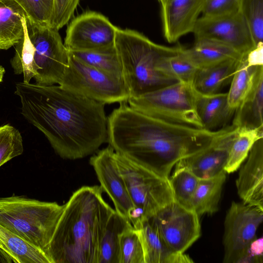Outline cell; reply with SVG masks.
I'll return each mask as SVG.
<instances>
[{"label": "cell", "mask_w": 263, "mask_h": 263, "mask_svg": "<svg viewBox=\"0 0 263 263\" xmlns=\"http://www.w3.org/2000/svg\"><path fill=\"white\" fill-rule=\"evenodd\" d=\"M15 94L22 115L45 136L61 158H85L107 142L105 104L55 84L18 82Z\"/></svg>", "instance_id": "1"}, {"label": "cell", "mask_w": 263, "mask_h": 263, "mask_svg": "<svg viewBox=\"0 0 263 263\" xmlns=\"http://www.w3.org/2000/svg\"><path fill=\"white\" fill-rule=\"evenodd\" d=\"M221 129L173 122L122 103L107 117V142L117 153L168 179L179 160L207 146Z\"/></svg>", "instance_id": "2"}, {"label": "cell", "mask_w": 263, "mask_h": 263, "mask_svg": "<svg viewBox=\"0 0 263 263\" xmlns=\"http://www.w3.org/2000/svg\"><path fill=\"white\" fill-rule=\"evenodd\" d=\"M101 186H83L64 204L46 253L51 263H98L101 240L114 210Z\"/></svg>", "instance_id": "3"}, {"label": "cell", "mask_w": 263, "mask_h": 263, "mask_svg": "<svg viewBox=\"0 0 263 263\" xmlns=\"http://www.w3.org/2000/svg\"><path fill=\"white\" fill-rule=\"evenodd\" d=\"M115 46L130 98L177 82L157 71L156 65L161 57L178 53L183 48L181 46L159 45L135 30L119 28L116 31Z\"/></svg>", "instance_id": "4"}, {"label": "cell", "mask_w": 263, "mask_h": 263, "mask_svg": "<svg viewBox=\"0 0 263 263\" xmlns=\"http://www.w3.org/2000/svg\"><path fill=\"white\" fill-rule=\"evenodd\" d=\"M64 206L22 196L0 197V224L46 253Z\"/></svg>", "instance_id": "5"}, {"label": "cell", "mask_w": 263, "mask_h": 263, "mask_svg": "<svg viewBox=\"0 0 263 263\" xmlns=\"http://www.w3.org/2000/svg\"><path fill=\"white\" fill-rule=\"evenodd\" d=\"M115 157L134 205L130 218L133 226L143 219L151 217L174 201L168 179L132 162L116 152Z\"/></svg>", "instance_id": "6"}, {"label": "cell", "mask_w": 263, "mask_h": 263, "mask_svg": "<svg viewBox=\"0 0 263 263\" xmlns=\"http://www.w3.org/2000/svg\"><path fill=\"white\" fill-rule=\"evenodd\" d=\"M196 90L192 84L177 82L127 103L141 112L173 122L202 128L195 106Z\"/></svg>", "instance_id": "7"}, {"label": "cell", "mask_w": 263, "mask_h": 263, "mask_svg": "<svg viewBox=\"0 0 263 263\" xmlns=\"http://www.w3.org/2000/svg\"><path fill=\"white\" fill-rule=\"evenodd\" d=\"M59 85L105 105L127 103L130 98L123 78L88 65L70 52L68 65Z\"/></svg>", "instance_id": "8"}, {"label": "cell", "mask_w": 263, "mask_h": 263, "mask_svg": "<svg viewBox=\"0 0 263 263\" xmlns=\"http://www.w3.org/2000/svg\"><path fill=\"white\" fill-rule=\"evenodd\" d=\"M26 22L28 35L34 48V60L37 71L34 78L35 83L59 85L68 64L69 51L58 29L48 24Z\"/></svg>", "instance_id": "9"}, {"label": "cell", "mask_w": 263, "mask_h": 263, "mask_svg": "<svg viewBox=\"0 0 263 263\" xmlns=\"http://www.w3.org/2000/svg\"><path fill=\"white\" fill-rule=\"evenodd\" d=\"M263 220V209L232 202L224 222L223 262L239 263Z\"/></svg>", "instance_id": "10"}, {"label": "cell", "mask_w": 263, "mask_h": 263, "mask_svg": "<svg viewBox=\"0 0 263 263\" xmlns=\"http://www.w3.org/2000/svg\"><path fill=\"white\" fill-rule=\"evenodd\" d=\"M148 219L165 243L176 253H184L200 236L199 216L175 201Z\"/></svg>", "instance_id": "11"}, {"label": "cell", "mask_w": 263, "mask_h": 263, "mask_svg": "<svg viewBox=\"0 0 263 263\" xmlns=\"http://www.w3.org/2000/svg\"><path fill=\"white\" fill-rule=\"evenodd\" d=\"M117 27L104 15L91 11L69 24L64 45L69 51L95 50L115 46Z\"/></svg>", "instance_id": "12"}, {"label": "cell", "mask_w": 263, "mask_h": 263, "mask_svg": "<svg viewBox=\"0 0 263 263\" xmlns=\"http://www.w3.org/2000/svg\"><path fill=\"white\" fill-rule=\"evenodd\" d=\"M193 33L195 40H216L231 46L242 55H247L256 47L247 24L239 12L219 16H201Z\"/></svg>", "instance_id": "13"}, {"label": "cell", "mask_w": 263, "mask_h": 263, "mask_svg": "<svg viewBox=\"0 0 263 263\" xmlns=\"http://www.w3.org/2000/svg\"><path fill=\"white\" fill-rule=\"evenodd\" d=\"M239 130L233 124L221 129L205 147L179 160L175 167H185L199 179L215 176L224 171L232 144Z\"/></svg>", "instance_id": "14"}, {"label": "cell", "mask_w": 263, "mask_h": 263, "mask_svg": "<svg viewBox=\"0 0 263 263\" xmlns=\"http://www.w3.org/2000/svg\"><path fill=\"white\" fill-rule=\"evenodd\" d=\"M103 191L114 203L115 211L130 221L134 205L119 170L115 152L108 145L98 151L89 160Z\"/></svg>", "instance_id": "15"}, {"label": "cell", "mask_w": 263, "mask_h": 263, "mask_svg": "<svg viewBox=\"0 0 263 263\" xmlns=\"http://www.w3.org/2000/svg\"><path fill=\"white\" fill-rule=\"evenodd\" d=\"M205 0H165L161 6L164 36L170 43L193 33Z\"/></svg>", "instance_id": "16"}, {"label": "cell", "mask_w": 263, "mask_h": 263, "mask_svg": "<svg viewBox=\"0 0 263 263\" xmlns=\"http://www.w3.org/2000/svg\"><path fill=\"white\" fill-rule=\"evenodd\" d=\"M242 202L263 209V137L255 142L236 180Z\"/></svg>", "instance_id": "17"}, {"label": "cell", "mask_w": 263, "mask_h": 263, "mask_svg": "<svg viewBox=\"0 0 263 263\" xmlns=\"http://www.w3.org/2000/svg\"><path fill=\"white\" fill-rule=\"evenodd\" d=\"M140 236L144 263H190L192 259L184 253L172 251L163 240L148 218L139 221L134 227Z\"/></svg>", "instance_id": "18"}, {"label": "cell", "mask_w": 263, "mask_h": 263, "mask_svg": "<svg viewBox=\"0 0 263 263\" xmlns=\"http://www.w3.org/2000/svg\"><path fill=\"white\" fill-rule=\"evenodd\" d=\"M195 106L202 128L208 130L226 126L235 113L229 106L227 92L202 94L196 90Z\"/></svg>", "instance_id": "19"}, {"label": "cell", "mask_w": 263, "mask_h": 263, "mask_svg": "<svg viewBox=\"0 0 263 263\" xmlns=\"http://www.w3.org/2000/svg\"><path fill=\"white\" fill-rule=\"evenodd\" d=\"M263 65L259 66L251 88L234 113L232 124L239 128H263Z\"/></svg>", "instance_id": "20"}, {"label": "cell", "mask_w": 263, "mask_h": 263, "mask_svg": "<svg viewBox=\"0 0 263 263\" xmlns=\"http://www.w3.org/2000/svg\"><path fill=\"white\" fill-rule=\"evenodd\" d=\"M182 52L197 69L228 59H240L246 55L224 43L208 39L195 40L192 47L183 48Z\"/></svg>", "instance_id": "21"}, {"label": "cell", "mask_w": 263, "mask_h": 263, "mask_svg": "<svg viewBox=\"0 0 263 263\" xmlns=\"http://www.w3.org/2000/svg\"><path fill=\"white\" fill-rule=\"evenodd\" d=\"M241 59H228L197 69L192 83L195 89L202 94L219 92L230 83Z\"/></svg>", "instance_id": "22"}, {"label": "cell", "mask_w": 263, "mask_h": 263, "mask_svg": "<svg viewBox=\"0 0 263 263\" xmlns=\"http://www.w3.org/2000/svg\"><path fill=\"white\" fill-rule=\"evenodd\" d=\"M22 8L13 0H0V49L7 50L23 38Z\"/></svg>", "instance_id": "23"}, {"label": "cell", "mask_w": 263, "mask_h": 263, "mask_svg": "<svg viewBox=\"0 0 263 263\" xmlns=\"http://www.w3.org/2000/svg\"><path fill=\"white\" fill-rule=\"evenodd\" d=\"M0 245L15 263H51L45 252L1 224Z\"/></svg>", "instance_id": "24"}, {"label": "cell", "mask_w": 263, "mask_h": 263, "mask_svg": "<svg viewBox=\"0 0 263 263\" xmlns=\"http://www.w3.org/2000/svg\"><path fill=\"white\" fill-rule=\"evenodd\" d=\"M226 174L223 171L213 177L199 179L192 202V210L199 216L218 211Z\"/></svg>", "instance_id": "25"}, {"label": "cell", "mask_w": 263, "mask_h": 263, "mask_svg": "<svg viewBox=\"0 0 263 263\" xmlns=\"http://www.w3.org/2000/svg\"><path fill=\"white\" fill-rule=\"evenodd\" d=\"M132 225L127 218L115 210L108 219L101 240L98 263H119V235Z\"/></svg>", "instance_id": "26"}, {"label": "cell", "mask_w": 263, "mask_h": 263, "mask_svg": "<svg viewBox=\"0 0 263 263\" xmlns=\"http://www.w3.org/2000/svg\"><path fill=\"white\" fill-rule=\"evenodd\" d=\"M69 52L78 60L88 65L123 78L121 62L115 46L95 50Z\"/></svg>", "instance_id": "27"}, {"label": "cell", "mask_w": 263, "mask_h": 263, "mask_svg": "<svg viewBox=\"0 0 263 263\" xmlns=\"http://www.w3.org/2000/svg\"><path fill=\"white\" fill-rule=\"evenodd\" d=\"M262 137L263 128H239L231 146L224 171L231 173L239 168L255 142Z\"/></svg>", "instance_id": "28"}, {"label": "cell", "mask_w": 263, "mask_h": 263, "mask_svg": "<svg viewBox=\"0 0 263 263\" xmlns=\"http://www.w3.org/2000/svg\"><path fill=\"white\" fill-rule=\"evenodd\" d=\"M247 55L239 61L227 92L229 106L234 111L240 105L251 88L259 66H249L246 60Z\"/></svg>", "instance_id": "29"}, {"label": "cell", "mask_w": 263, "mask_h": 263, "mask_svg": "<svg viewBox=\"0 0 263 263\" xmlns=\"http://www.w3.org/2000/svg\"><path fill=\"white\" fill-rule=\"evenodd\" d=\"M183 49L178 53L161 57L156 69L164 76L177 82L192 84L197 68L184 55Z\"/></svg>", "instance_id": "30"}, {"label": "cell", "mask_w": 263, "mask_h": 263, "mask_svg": "<svg viewBox=\"0 0 263 263\" xmlns=\"http://www.w3.org/2000/svg\"><path fill=\"white\" fill-rule=\"evenodd\" d=\"M24 35L20 42L16 44L14 57L10 64L16 74H23V82L30 83V80L37 75L34 60V48L29 38L26 16L23 20Z\"/></svg>", "instance_id": "31"}, {"label": "cell", "mask_w": 263, "mask_h": 263, "mask_svg": "<svg viewBox=\"0 0 263 263\" xmlns=\"http://www.w3.org/2000/svg\"><path fill=\"white\" fill-rule=\"evenodd\" d=\"M168 180L174 201L192 210V200L199 179L185 167H175Z\"/></svg>", "instance_id": "32"}, {"label": "cell", "mask_w": 263, "mask_h": 263, "mask_svg": "<svg viewBox=\"0 0 263 263\" xmlns=\"http://www.w3.org/2000/svg\"><path fill=\"white\" fill-rule=\"evenodd\" d=\"M119 263H144V252L137 230L132 225L119 235Z\"/></svg>", "instance_id": "33"}, {"label": "cell", "mask_w": 263, "mask_h": 263, "mask_svg": "<svg viewBox=\"0 0 263 263\" xmlns=\"http://www.w3.org/2000/svg\"><path fill=\"white\" fill-rule=\"evenodd\" d=\"M239 12L247 24L255 46L263 44V0H241Z\"/></svg>", "instance_id": "34"}, {"label": "cell", "mask_w": 263, "mask_h": 263, "mask_svg": "<svg viewBox=\"0 0 263 263\" xmlns=\"http://www.w3.org/2000/svg\"><path fill=\"white\" fill-rule=\"evenodd\" d=\"M23 139L19 130L10 124L0 126V167L22 154Z\"/></svg>", "instance_id": "35"}, {"label": "cell", "mask_w": 263, "mask_h": 263, "mask_svg": "<svg viewBox=\"0 0 263 263\" xmlns=\"http://www.w3.org/2000/svg\"><path fill=\"white\" fill-rule=\"evenodd\" d=\"M24 11L27 22L49 25L51 12L44 0H13Z\"/></svg>", "instance_id": "36"}, {"label": "cell", "mask_w": 263, "mask_h": 263, "mask_svg": "<svg viewBox=\"0 0 263 263\" xmlns=\"http://www.w3.org/2000/svg\"><path fill=\"white\" fill-rule=\"evenodd\" d=\"M80 0H53L49 25L59 30L73 16Z\"/></svg>", "instance_id": "37"}, {"label": "cell", "mask_w": 263, "mask_h": 263, "mask_svg": "<svg viewBox=\"0 0 263 263\" xmlns=\"http://www.w3.org/2000/svg\"><path fill=\"white\" fill-rule=\"evenodd\" d=\"M241 0H205L201 17L227 15L239 12Z\"/></svg>", "instance_id": "38"}, {"label": "cell", "mask_w": 263, "mask_h": 263, "mask_svg": "<svg viewBox=\"0 0 263 263\" xmlns=\"http://www.w3.org/2000/svg\"><path fill=\"white\" fill-rule=\"evenodd\" d=\"M263 238L257 237L252 241L246 253L239 263H262L263 262Z\"/></svg>", "instance_id": "39"}, {"label": "cell", "mask_w": 263, "mask_h": 263, "mask_svg": "<svg viewBox=\"0 0 263 263\" xmlns=\"http://www.w3.org/2000/svg\"><path fill=\"white\" fill-rule=\"evenodd\" d=\"M263 44L256 46L247 55L246 60L249 66L263 65Z\"/></svg>", "instance_id": "40"}, {"label": "cell", "mask_w": 263, "mask_h": 263, "mask_svg": "<svg viewBox=\"0 0 263 263\" xmlns=\"http://www.w3.org/2000/svg\"><path fill=\"white\" fill-rule=\"evenodd\" d=\"M0 262H14L12 258L4 251L0 248Z\"/></svg>", "instance_id": "41"}, {"label": "cell", "mask_w": 263, "mask_h": 263, "mask_svg": "<svg viewBox=\"0 0 263 263\" xmlns=\"http://www.w3.org/2000/svg\"><path fill=\"white\" fill-rule=\"evenodd\" d=\"M46 6L48 8V9L51 12H51L53 7V0H44Z\"/></svg>", "instance_id": "42"}, {"label": "cell", "mask_w": 263, "mask_h": 263, "mask_svg": "<svg viewBox=\"0 0 263 263\" xmlns=\"http://www.w3.org/2000/svg\"><path fill=\"white\" fill-rule=\"evenodd\" d=\"M5 73V68L0 64V83L3 81Z\"/></svg>", "instance_id": "43"}, {"label": "cell", "mask_w": 263, "mask_h": 263, "mask_svg": "<svg viewBox=\"0 0 263 263\" xmlns=\"http://www.w3.org/2000/svg\"><path fill=\"white\" fill-rule=\"evenodd\" d=\"M160 4L161 5L165 0H158Z\"/></svg>", "instance_id": "44"}, {"label": "cell", "mask_w": 263, "mask_h": 263, "mask_svg": "<svg viewBox=\"0 0 263 263\" xmlns=\"http://www.w3.org/2000/svg\"><path fill=\"white\" fill-rule=\"evenodd\" d=\"M0 248H1V249H2V247H1V245H0Z\"/></svg>", "instance_id": "45"}]
</instances>
